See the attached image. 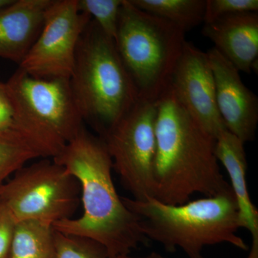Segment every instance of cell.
<instances>
[{
	"instance_id": "obj_1",
	"label": "cell",
	"mask_w": 258,
	"mask_h": 258,
	"mask_svg": "<svg viewBox=\"0 0 258 258\" xmlns=\"http://www.w3.org/2000/svg\"><path fill=\"white\" fill-rule=\"evenodd\" d=\"M77 180L83 215L54 224L56 231L86 237L102 244L110 258L129 254L149 240L141 230L138 217L125 207L115 189L113 163L104 141L85 127L52 159Z\"/></svg>"
},
{
	"instance_id": "obj_2",
	"label": "cell",
	"mask_w": 258,
	"mask_h": 258,
	"mask_svg": "<svg viewBox=\"0 0 258 258\" xmlns=\"http://www.w3.org/2000/svg\"><path fill=\"white\" fill-rule=\"evenodd\" d=\"M154 199L183 205L195 194L205 198L232 191L215 155V139L181 106L170 87L158 101Z\"/></svg>"
},
{
	"instance_id": "obj_3",
	"label": "cell",
	"mask_w": 258,
	"mask_h": 258,
	"mask_svg": "<svg viewBox=\"0 0 258 258\" xmlns=\"http://www.w3.org/2000/svg\"><path fill=\"white\" fill-rule=\"evenodd\" d=\"M121 199L138 217L143 235L159 242L167 252L180 248L189 258H204L207 246L228 243L242 250L248 249L237 235L242 227L232 190L179 205H166L154 198L144 201Z\"/></svg>"
},
{
	"instance_id": "obj_4",
	"label": "cell",
	"mask_w": 258,
	"mask_h": 258,
	"mask_svg": "<svg viewBox=\"0 0 258 258\" xmlns=\"http://www.w3.org/2000/svg\"><path fill=\"white\" fill-rule=\"evenodd\" d=\"M71 88L83 121L101 137L139 98L115 41L91 20L80 39Z\"/></svg>"
},
{
	"instance_id": "obj_5",
	"label": "cell",
	"mask_w": 258,
	"mask_h": 258,
	"mask_svg": "<svg viewBox=\"0 0 258 258\" xmlns=\"http://www.w3.org/2000/svg\"><path fill=\"white\" fill-rule=\"evenodd\" d=\"M15 132L43 159H55L84 127L70 79H40L18 69L5 83Z\"/></svg>"
},
{
	"instance_id": "obj_6",
	"label": "cell",
	"mask_w": 258,
	"mask_h": 258,
	"mask_svg": "<svg viewBox=\"0 0 258 258\" xmlns=\"http://www.w3.org/2000/svg\"><path fill=\"white\" fill-rule=\"evenodd\" d=\"M185 34L123 0L115 44L139 98L159 101L169 88L186 41Z\"/></svg>"
},
{
	"instance_id": "obj_7",
	"label": "cell",
	"mask_w": 258,
	"mask_h": 258,
	"mask_svg": "<svg viewBox=\"0 0 258 258\" xmlns=\"http://www.w3.org/2000/svg\"><path fill=\"white\" fill-rule=\"evenodd\" d=\"M77 180L53 159L23 166L0 186V201L16 222L38 220L53 225L72 218L79 205Z\"/></svg>"
},
{
	"instance_id": "obj_8",
	"label": "cell",
	"mask_w": 258,
	"mask_h": 258,
	"mask_svg": "<svg viewBox=\"0 0 258 258\" xmlns=\"http://www.w3.org/2000/svg\"><path fill=\"white\" fill-rule=\"evenodd\" d=\"M158 101L139 98L101 137L125 189L134 200L154 198Z\"/></svg>"
},
{
	"instance_id": "obj_9",
	"label": "cell",
	"mask_w": 258,
	"mask_h": 258,
	"mask_svg": "<svg viewBox=\"0 0 258 258\" xmlns=\"http://www.w3.org/2000/svg\"><path fill=\"white\" fill-rule=\"evenodd\" d=\"M91 20L80 11L77 0H53L19 69L37 79H71L80 39Z\"/></svg>"
},
{
	"instance_id": "obj_10",
	"label": "cell",
	"mask_w": 258,
	"mask_h": 258,
	"mask_svg": "<svg viewBox=\"0 0 258 258\" xmlns=\"http://www.w3.org/2000/svg\"><path fill=\"white\" fill-rule=\"evenodd\" d=\"M170 87L176 99L212 137L226 130L217 108L215 79L208 54L186 41Z\"/></svg>"
},
{
	"instance_id": "obj_11",
	"label": "cell",
	"mask_w": 258,
	"mask_h": 258,
	"mask_svg": "<svg viewBox=\"0 0 258 258\" xmlns=\"http://www.w3.org/2000/svg\"><path fill=\"white\" fill-rule=\"evenodd\" d=\"M208 54L211 66L217 108L226 128L244 144L255 137L258 98L241 79L240 71L215 48Z\"/></svg>"
},
{
	"instance_id": "obj_12",
	"label": "cell",
	"mask_w": 258,
	"mask_h": 258,
	"mask_svg": "<svg viewBox=\"0 0 258 258\" xmlns=\"http://www.w3.org/2000/svg\"><path fill=\"white\" fill-rule=\"evenodd\" d=\"M53 0H12L0 8V57L21 63L37 40Z\"/></svg>"
},
{
	"instance_id": "obj_13",
	"label": "cell",
	"mask_w": 258,
	"mask_h": 258,
	"mask_svg": "<svg viewBox=\"0 0 258 258\" xmlns=\"http://www.w3.org/2000/svg\"><path fill=\"white\" fill-rule=\"evenodd\" d=\"M202 33L241 72L249 74L258 57V13L229 15L204 24Z\"/></svg>"
},
{
	"instance_id": "obj_14",
	"label": "cell",
	"mask_w": 258,
	"mask_h": 258,
	"mask_svg": "<svg viewBox=\"0 0 258 258\" xmlns=\"http://www.w3.org/2000/svg\"><path fill=\"white\" fill-rule=\"evenodd\" d=\"M215 152L217 160L222 163L230 177L242 227L247 229L252 237V245L247 258H258V211L251 201L247 189V162L244 143L226 129L215 139Z\"/></svg>"
},
{
	"instance_id": "obj_15",
	"label": "cell",
	"mask_w": 258,
	"mask_h": 258,
	"mask_svg": "<svg viewBox=\"0 0 258 258\" xmlns=\"http://www.w3.org/2000/svg\"><path fill=\"white\" fill-rule=\"evenodd\" d=\"M53 225L38 220L17 222L9 258H54Z\"/></svg>"
},
{
	"instance_id": "obj_16",
	"label": "cell",
	"mask_w": 258,
	"mask_h": 258,
	"mask_svg": "<svg viewBox=\"0 0 258 258\" xmlns=\"http://www.w3.org/2000/svg\"><path fill=\"white\" fill-rule=\"evenodd\" d=\"M137 8L175 25L186 33L204 23L206 0H130Z\"/></svg>"
},
{
	"instance_id": "obj_17",
	"label": "cell",
	"mask_w": 258,
	"mask_h": 258,
	"mask_svg": "<svg viewBox=\"0 0 258 258\" xmlns=\"http://www.w3.org/2000/svg\"><path fill=\"white\" fill-rule=\"evenodd\" d=\"M40 154L15 132L0 133V186Z\"/></svg>"
},
{
	"instance_id": "obj_18",
	"label": "cell",
	"mask_w": 258,
	"mask_h": 258,
	"mask_svg": "<svg viewBox=\"0 0 258 258\" xmlns=\"http://www.w3.org/2000/svg\"><path fill=\"white\" fill-rule=\"evenodd\" d=\"M54 240V258H110L106 249L91 239L66 235L55 230Z\"/></svg>"
},
{
	"instance_id": "obj_19",
	"label": "cell",
	"mask_w": 258,
	"mask_h": 258,
	"mask_svg": "<svg viewBox=\"0 0 258 258\" xmlns=\"http://www.w3.org/2000/svg\"><path fill=\"white\" fill-rule=\"evenodd\" d=\"M123 0H77L81 13L91 17L102 31L115 40L118 18Z\"/></svg>"
},
{
	"instance_id": "obj_20",
	"label": "cell",
	"mask_w": 258,
	"mask_h": 258,
	"mask_svg": "<svg viewBox=\"0 0 258 258\" xmlns=\"http://www.w3.org/2000/svg\"><path fill=\"white\" fill-rule=\"evenodd\" d=\"M257 12V0H206L203 24L229 15Z\"/></svg>"
},
{
	"instance_id": "obj_21",
	"label": "cell",
	"mask_w": 258,
	"mask_h": 258,
	"mask_svg": "<svg viewBox=\"0 0 258 258\" xmlns=\"http://www.w3.org/2000/svg\"><path fill=\"white\" fill-rule=\"evenodd\" d=\"M16 224L11 212L0 201V258H9Z\"/></svg>"
},
{
	"instance_id": "obj_22",
	"label": "cell",
	"mask_w": 258,
	"mask_h": 258,
	"mask_svg": "<svg viewBox=\"0 0 258 258\" xmlns=\"http://www.w3.org/2000/svg\"><path fill=\"white\" fill-rule=\"evenodd\" d=\"M15 113L5 83L0 81V133L15 132Z\"/></svg>"
},
{
	"instance_id": "obj_23",
	"label": "cell",
	"mask_w": 258,
	"mask_h": 258,
	"mask_svg": "<svg viewBox=\"0 0 258 258\" xmlns=\"http://www.w3.org/2000/svg\"><path fill=\"white\" fill-rule=\"evenodd\" d=\"M115 258H166L164 257V256L161 255V254L157 253L156 252H151L150 254H148V255L144 256V257H132V256L129 255V254H123V255H119L118 257Z\"/></svg>"
},
{
	"instance_id": "obj_24",
	"label": "cell",
	"mask_w": 258,
	"mask_h": 258,
	"mask_svg": "<svg viewBox=\"0 0 258 258\" xmlns=\"http://www.w3.org/2000/svg\"><path fill=\"white\" fill-rule=\"evenodd\" d=\"M12 0H0V8L5 6V5L9 4Z\"/></svg>"
}]
</instances>
